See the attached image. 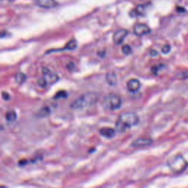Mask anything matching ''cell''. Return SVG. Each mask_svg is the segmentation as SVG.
Listing matches in <instances>:
<instances>
[{
	"label": "cell",
	"mask_w": 188,
	"mask_h": 188,
	"mask_svg": "<svg viewBox=\"0 0 188 188\" xmlns=\"http://www.w3.org/2000/svg\"><path fill=\"white\" fill-rule=\"evenodd\" d=\"M139 122V117L132 112H123L118 116L115 122V129L118 132H124L131 127L137 125Z\"/></svg>",
	"instance_id": "cell-1"
},
{
	"label": "cell",
	"mask_w": 188,
	"mask_h": 188,
	"mask_svg": "<svg viewBox=\"0 0 188 188\" xmlns=\"http://www.w3.org/2000/svg\"><path fill=\"white\" fill-rule=\"evenodd\" d=\"M98 99L99 98L97 94L95 93H86L81 95L77 99H75L70 105V107L73 109H85V108L90 107L96 104V102H98Z\"/></svg>",
	"instance_id": "cell-2"
},
{
	"label": "cell",
	"mask_w": 188,
	"mask_h": 188,
	"mask_svg": "<svg viewBox=\"0 0 188 188\" xmlns=\"http://www.w3.org/2000/svg\"><path fill=\"white\" fill-rule=\"evenodd\" d=\"M168 166L174 174H181L188 167V162L185 158L181 154L175 155L168 160Z\"/></svg>",
	"instance_id": "cell-3"
},
{
	"label": "cell",
	"mask_w": 188,
	"mask_h": 188,
	"mask_svg": "<svg viewBox=\"0 0 188 188\" xmlns=\"http://www.w3.org/2000/svg\"><path fill=\"white\" fill-rule=\"evenodd\" d=\"M59 80V76L54 72L51 71L47 68L43 69V77L38 81L39 86L41 88H46L48 85L55 84Z\"/></svg>",
	"instance_id": "cell-4"
},
{
	"label": "cell",
	"mask_w": 188,
	"mask_h": 188,
	"mask_svg": "<svg viewBox=\"0 0 188 188\" xmlns=\"http://www.w3.org/2000/svg\"><path fill=\"white\" fill-rule=\"evenodd\" d=\"M122 104L121 98L118 95L115 94H108L104 97L102 102L104 107L109 110H115L121 107Z\"/></svg>",
	"instance_id": "cell-5"
},
{
	"label": "cell",
	"mask_w": 188,
	"mask_h": 188,
	"mask_svg": "<svg viewBox=\"0 0 188 188\" xmlns=\"http://www.w3.org/2000/svg\"><path fill=\"white\" fill-rule=\"evenodd\" d=\"M151 32V29L145 24H136L134 26V32L137 36L147 35Z\"/></svg>",
	"instance_id": "cell-6"
},
{
	"label": "cell",
	"mask_w": 188,
	"mask_h": 188,
	"mask_svg": "<svg viewBox=\"0 0 188 188\" xmlns=\"http://www.w3.org/2000/svg\"><path fill=\"white\" fill-rule=\"evenodd\" d=\"M128 32L127 29H121L116 31L113 35V41L115 44H121L127 37Z\"/></svg>",
	"instance_id": "cell-7"
},
{
	"label": "cell",
	"mask_w": 188,
	"mask_h": 188,
	"mask_svg": "<svg viewBox=\"0 0 188 188\" xmlns=\"http://www.w3.org/2000/svg\"><path fill=\"white\" fill-rule=\"evenodd\" d=\"M140 82L137 79H131L127 82V88L129 92L135 93L140 88Z\"/></svg>",
	"instance_id": "cell-8"
},
{
	"label": "cell",
	"mask_w": 188,
	"mask_h": 188,
	"mask_svg": "<svg viewBox=\"0 0 188 188\" xmlns=\"http://www.w3.org/2000/svg\"><path fill=\"white\" fill-rule=\"evenodd\" d=\"M152 140L149 138H137L132 143L131 146L132 147H144L151 145Z\"/></svg>",
	"instance_id": "cell-9"
},
{
	"label": "cell",
	"mask_w": 188,
	"mask_h": 188,
	"mask_svg": "<svg viewBox=\"0 0 188 188\" xmlns=\"http://www.w3.org/2000/svg\"><path fill=\"white\" fill-rule=\"evenodd\" d=\"M35 4L44 8H51L57 4L55 0H35Z\"/></svg>",
	"instance_id": "cell-10"
},
{
	"label": "cell",
	"mask_w": 188,
	"mask_h": 188,
	"mask_svg": "<svg viewBox=\"0 0 188 188\" xmlns=\"http://www.w3.org/2000/svg\"><path fill=\"white\" fill-rule=\"evenodd\" d=\"M115 131L114 129L110 128V127H103V128L99 129V134L104 137L110 139L114 137Z\"/></svg>",
	"instance_id": "cell-11"
},
{
	"label": "cell",
	"mask_w": 188,
	"mask_h": 188,
	"mask_svg": "<svg viewBox=\"0 0 188 188\" xmlns=\"http://www.w3.org/2000/svg\"><path fill=\"white\" fill-rule=\"evenodd\" d=\"M106 81L111 86L116 85L117 82H118V79H117L116 74L112 71L108 72L106 74Z\"/></svg>",
	"instance_id": "cell-12"
},
{
	"label": "cell",
	"mask_w": 188,
	"mask_h": 188,
	"mask_svg": "<svg viewBox=\"0 0 188 188\" xmlns=\"http://www.w3.org/2000/svg\"><path fill=\"white\" fill-rule=\"evenodd\" d=\"M5 118L9 122L16 121L17 118V114L14 110H9L5 113Z\"/></svg>",
	"instance_id": "cell-13"
},
{
	"label": "cell",
	"mask_w": 188,
	"mask_h": 188,
	"mask_svg": "<svg viewBox=\"0 0 188 188\" xmlns=\"http://www.w3.org/2000/svg\"><path fill=\"white\" fill-rule=\"evenodd\" d=\"M26 79V75L24 74L22 72H18V73L16 74L15 75V80L17 83L19 84H22L25 82Z\"/></svg>",
	"instance_id": "cell-14"
},
{
	"label": "cell",
	"mask_w": 188,
	"mask_h": 188,
	"mask_svg": "<svg viewBox=\"0 0 188 188\" xmlns=\"http://www.w3.org/2000/svg\"><path fill=\"white\" fill-rule=\"evenodd\" d=\"M50 112H51V111H50V109L48 107H44L39 109L37 115L39 117H46L49 115Z\"/></svg>",
	"instance_id": "cell-15"
},
{
	"label": "cell",
	"mask_w": 188,
	"mask_h": 188,
	"mask_svg": "<svg viewBox=\"0 0 188 188\" xmlns=\"http://www.w3.org/2000/svg\"><path fill=\"white\" fill-rule=\"evenodd\" d=\"M134 10L135 12L136 16H143L145 14V6L143 4H139Z\"/></svg>",
	"instance_id": "cell-16"
},
{
	"label": "cell",
	"mask_w": 188,
	"mask_h": 188,
	"mask_svg": "<svg viewBox=\"0 0 188 188\" xmlns=\"http://www.w3.org/2000/svg\"><path fill=\"white\" fill-rule=\"evenodd\" d=\"M77 47V43L75 40H71V41H69L67 44H66V47H65V49L68 50H74Z\"/></svg>",
	"instance_id": "cell-17"
},
{
	"label": "cell",
	"mask_w": 188,
	"mask_h": 188,
	"mask_svg": "<svg viewBox=\"0 0 188 188\" xmlns=\"http://www.w3.org/2000/svg\"><path fill=\"white\" fill-rule=\"evenodd\" d=\"M68 94L66 91H58L54 96V99H65L67 97Z\"/></svg>",
	"instance_id": "cell-18"
},
{
	"label": "cell",
	"mask_w": 188,
	"mask_h": 188,
	"mask_svg": "<svg viewBox=\"0 0 188 188\" xmlns=\"http://www.w3.org/2000/svg\"><path fill=\"white\" fill-rule=\"evenodd\" d=\"M122 51L123 53H124L125 54L128 55V54H131L132 53V48L129 45H124V46L122 47Z\"/></svg>",
	"instance_id": "cell-19"
},
{
	"label": "cell",
	"mask_w": 188,
	"mask_h": 188,
	"mask_svg": "<svg viewBox=\"0 0 188 188\" xmlns=\"http://www.w3.org/2000/svg\"><path fill=\"white\" fill-rule=\"evenodd\" d=\"M171 46L168 45V44H165V45H164L163 46H162V52L163 53V54H168V53L170 52V51H171Z\"/></svg>",
	"instance_id": "cell-20"
},
{
	"label": "cell",
	"mask_w": 188,
	"mask_h": 188,
	"mask_svg": "<svg viewBox=\"0 0 188 188\" xmlns=\"http://www.w3.org/2000/svg\"><path fill=\"white\" fill-rule=\"evenodd\" d=\"M179 77L181 78V79H187L188 78V71H182L181 73H179L178 74Z\"/></svg>",
	"instance_id": "cell-21"
},
{
	"label": "cell",
	"mask_w": 188,
	"mask_h": 188,
	"mask_svg": "<svg viewBox=\"0 0 188 188\" xmlns=\"http://www.w3.org/2000/svg\"><path fill=\"white\" fill-rule=\"evenodd\" d=\"M1 97H2V99H4V100L7 101L10 99V95H9L8 93L4 92V91H3V92L1 93Z\"/></svg>",
	"instance_id": "cell-22"
},
{
	"label": "cell",
	"mask_w": 188,
	"mask_h": 188,
	"mask_svg": "<svg viewBox=\"0 0 188 188\" xmlns=\"http://www.w3.org/2000/svg\"><path fill=\"white\" fill-rule=\"evenodd\" d=\"M176 10H177V11L178 12V13H186L185 8H184V7H181V6H178V7H177Z\"/></svg>",
	"instance_id": "cell-23"
},
{
	"label": "cell",
	"mask_w": 188,
	"mask_h": 188,
	"mask_svg": "<svg viewBox=\"0 0 188 188\" xmlns=\"http://www.w3.org/2000/svg\"><path fill=\"white\" fill-rule=\"evenodd\" d=\"M150 54L151 56H153V57H155V56H157L158 54L157 51H156V50H152V51H150Z\"/></svg>",
	"instance_id": "cell-24"
}]
</instances>
